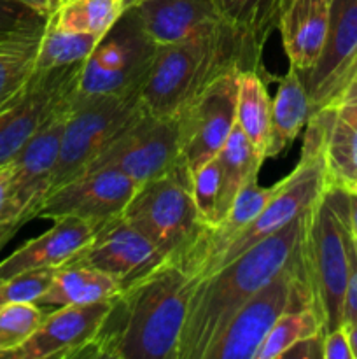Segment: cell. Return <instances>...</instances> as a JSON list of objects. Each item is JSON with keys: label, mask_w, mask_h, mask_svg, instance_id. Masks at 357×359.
<instances>
[{"label": "cell", "mask_w": 357, "mask_h": 359, "mask_svg": "<svg viewBox=\"0 0 357 359\" xmlns=\"http://www.w3.org/2000/svg\"><path fill=\"white\" fill-rule=\"evenodd\" d=\"M280 359H324V333L300 340L289 347Z\"/></svg>", "instance_id": "obj_36"}, {"label": "cell", "mask_w": 357, "mask_h": 359, "mask_svg": "<svg viewBox=\"0 0 357 359\" xmlns=\"http://www.w3.org/2000/svg\"><path fill=\"white\" fill-rule=\"evenodd\" d=\"M2 305H4V302H2V300H0V309H2Z\"/></svg>", "instance_id": "obj_46"}, {"label": "cell", "mask_w": 357, "mask_h": 359, "mask_svg": "<svg viewBox=\"0 0 357 359\" xmlns=\"http://www.w3.org/2000/svg\"><path fill=\"white\" fill-rule=\"evenodd\" d=\"M70 107L59 111L42 126L9 161L10 188L6 223L16 230L27 221L35 219L38 207L48 196Z\"/></svg>", "instance_id": "obj_12"}, {"label": "cell", "mask_w": 357, "mask_h": 359, "mask_svg": "<svg viewBox=\"0 0 357 359\" xmlns=\"http://www.w3.org/2000/svg\"><path fill=\"white\" fill-rule=\"evenodd\" d=\"M349 330V339H350V347H352L354 359H357V326H346Z\"/></svg>", "instance_id": "obj_40"}, {"label": "cell", "mask_w": 357, "mask_h": 359, "mask_svg": "<svg viewBox=\"0 0 357 359\" xmlns=\"http://www.w3.org/2000/svg\"><path fill=\"white\" fill-rule=\"evenodd\" d=\"M349 193V223L354 237L357 238V191L356 189H346Z\"/></svg>", "instance_id": "obj_39"}, {"label": "cell", "mask_w": 357, "mask_h": 359, "mask_svg": "<svg viewBox=\"0 0 357 359\" xmlns=\"http://www.w3.org/2000/svg\"><path fill=\"white\" fill-rule=\"evenodd\" d=\"M343 326H357V238L354 237L352 266L343 302Z\"/></svg>", "instance_id": "obj_34"}, {"label": "cell", "mask_w": 357, "mask_h": 359, "mask_svg": "<svg viewBox=\"0 0 357 359\" xmlns=\"http://www.w3.org/2000/svg\"><path fill=\"white\" fill-rule=\"evenodd\" d=\"M237 125L266 160L272 144V98L259 70L238 74Z\"/></svg>", "instance_id": "obj_24"}, {"label": "cell", "mask_w": 357, "mask_h": 359, "mask_svg": "<svg viewBox=\"0 0 357 359\" xmlns=\"http://www.w3.org/2000/svg\"><path fill=\"white\" fill-rule=\"evenodd\" d=\"M139 184L114 168H98L77 175L49 193L41 203V219L79 217L94 224L121 216Z\"/></svg>", "instance_id": "obj_15"}, {"label": "cell", "mask_w": 357, "mask_h": 359, "mask_svg": "<svg viewBox=\"0 0 357 359\" xmlns=\"http://www.w3.org/2000/svg\"><path fill=\"white\" fill-rule=\"evenodd\" d=\"M354 233L349 223V193L328 186L308 212L301 241L304 272L324 333L343 326V302L352 266Z\"/></svg>", "instance_id": "obj_4"}, {"label": "cell", "mask_w": 357, "mask_h": 359, "mask_svg": "<svg viewBox=\"0 0 357 359\" xmlns=\"http://www.w3.org/2000/svg\"><path fill=\"white\" fill-rule=\"evenodd\" d=\"M322 333H324V323L317 309H289L272 326L255 353V359H280L296 342Z\"/></svg>", "instance_id": "obj_27"}, {"label": "cell", "mask_w": 357, "mask_h": 359, "mask_svg": "<svg viewBox=\"0 0 357 359\" xmlns=\"http://www.w3.org/2000/svg\"><path fill=\"white\" fill-rule=\"evenodd\" d=\"M97 226L98 224L79 217H58L48 231L24 242L0 262V280L27 270L65 266L93 238Z\"/></svg>", "instance_id": "obj_19"}, {"label": "cell", "mask_w": 357, "mask_h": 359, "mask_svg": "<svg viewBox=\"0 0 357 359\" xmlns=\"http://www.w3.org/2000/svg\"><path fill=\"white\" fill-rule=\"evenodd\" d=\"M13 231H0V249H2V245L6 244L7 241H9L10 237H13Z\"/></svg>", "instance_id": "obj_41"}, {"label": "cell", "mask_w": 357, "mask_h": 359, "mask_svg": "<svg viewBox=\"0 0 357 359\" xmlns=\"http://www.w3.org/2000/svg\"><path fill=\"white\" fill-rule=\"evenodd\" d=\"M324 359H354L346 326L324 333Z\"/></svg>", "instance_id": "obj_35"}, {"label": "cell", "mask_w": 357, "mask_h": 359, "mask_svg": "<svg viewBox=\"0 0 357 359\" xmlns=\"http://www.w3.org/2000/svg\"><path fill=\"white\" fill-rule=\"evenodd\" d=\"M121 2H122V7H125V11H126V9H132V7L139 6V4L144 2V0H121Z\"/></svg>", "instance_id": "obj_42"}, {"label": "cell", "mask_w": 357, "mask_h": 359, "mask_svg": "<svg viewBox=\"0 0 357 359\" xmlns=\"http://www.w3.org/2000/svg\"><path fill=\"white\" fill-rule=\"evenodd\" d=\"M331 0H289L279 18L280 37L289 65L308 72L321 56L329 30Z\"/></svg>", "instance_id": "obj_20"}, {"label": "cell", "mask_w": 357, "mask_h": 359, "mask_svg": "<svg viewBox=\"0 0 357 359\" xmlns=\"http://www.w3.org/2000/svg\"><path fill=\"white\" fill-rule=\"evenodd\" d=\"M287 4H289V0H280V13H282V9L287 6Z\"/></svg>", "instance_id": "obj_44"}, {"label": "cell", "mask_w": 357, "mask_h": 359, "mask_svg": "<svg viewBox=\"0 0 357 359\" xmlns=\"http://www.w3.org/2000/svg\"><path fill=\"white\" fill-rule=\"evenodd\" d=\"M9 188H10V165L0 167V231H16V228L9 226L6 223L7 202H9Z\"/></svg>", "instance_id": "obj_37"}, {"label": "cell", "mask_w": 357, "mask_h": 359, "mask_svg": "<svg viewBox=\"0 0 357 359\" xmlns=\"http://www.w3.org/2000/svg\"><path fill=\"white\" fill-rule=\"evenodd\" d=\"M122 13L121 0H59L48 25L58 30L104 37Z\"/></svg>", "instance_id": "obj_26"}, {"label": "cell", "mask_w": 357, "mask_h": 359, "mask_svg": "<svg viewBox=\"0 0 357 359\" xmlns=\"http://www.w3.org/2000/svg\"><path fill=\"white\" fill-rule=\"evenodd\" d=\"M220 168V200H219V221L226 216L227 210L237 200L238 193L251 181L258 179L265 158L252 146L245 137L240 126L234 123L226 144L217 154Z\"/></svg>", "instance_id": "obj_23"}, {"label": "cell", "mask_w": 357, "mask_h": 359, "mask_svg": "<svg viewBox=\"0 0 357 359\" xmlns=\"http://www.w3.org/2000/svg\"><path fill=\"white\" fill-rule=\"evenodd\" d=\"M310 95L303 83V77L289 65L286 76L280 79L279 90L272 100V144L268 158L276 156L293 142L312 118Z\"/></svg>", "instance_id": "obj_22"}, {"label": "cell", "mask_w": 357, "mask_h": 359, "mask_svg": "<svg viewBox=\"0 0 357 359\" xmlns=\"http://www.w3.org/2000/svg\"><path fill=\"white\" fill-rule=\"evenodd\" d=\"M48 18L20 0H0V37L42 32Z\"/></svg>", "instance_id": "obj_33"}, {"label": "cell", "mask_w": 357, "mask_h": 359, "mask_svg": "<svg viewBox=\"0 0 357 359\" xmlns=\"http://www.w3.org/2000/svg\"><path fill=\"white\" fill-rule=\"evenodd\" d=\"M121 284L108 273L86 265L59 266L51 287L41 298V307H66V305H91L114 298Z\"/></svg>", "instance_id": "obj_21"}, {"label": "cell", "mask_w": 357, "mask_h": 359, "mask_svg": "<svg viewBox=\"0 0 357 359\" xmlns=\"http://www.w3.org/2000/svg\"><path fill=\"white\" fill-rule=\"evenodd\" d=\"M42 32L14 35L0 42V111L20 98L37 72L35 62Z\"/></svg>", "instance_id": "obj_25"}, {"label": "cell", "mask_w": 357, "mask_h": 359, "mask_svg": "<svg viewBox=\"0 0 357 359\" xmlns=\"http://www.w3.org/2000/svg\"><path fill=\"white\" fill-rule=\"evenodd\" d=\"M21 35H23V34H21ZM13 37H14V35H13ZM6 39H9V37H0V42H4V41H6Z\"/></svg>", "instance_id": "obj_45"}, {"label": "cell", "mask_w": 357, "mask_h": 359, "mask_svg": "<svg viewBox=\"0 0 357 359\" xmlns=\"http://www.w3.org/2000/svg\"><path fill=\"white\" fill-rule=\"evenodd\" d=\"M191 193L203 226H214L219 223L220 168L217 158L200 167L191 175Z\"/></svg>", "instance_id": "obj_31"}, {"label": "cell", "mask_w": 357, "mask_h": 359, "mask_svg": "<svg viewBox=\"0 0 357 359\" xmlns=\"http://www.w3.org/2000/svg\"><path fill=\"white\" fill-rule=\"evenodd\" d=\"M58 269H35L0 280V300L4 304H38L48 293Z\"/></svg>", "instance_id": "obj_32"}, {"label": "cell", "mask_w": 357, "mask_h": 359, "mask_svg": "<svg viewBox=\"0 0 357 359\" xmlns=\"http://www.w3.org/2000/svg\"><path fill=\"white\" fill-rule=\"evenodd\" d=\"M146 112L140 91L97 97L77 95L63 130L49 193L84 174L108 144L114 142Z\"/></svg>", "instance_id": "obj_5"}, {"label": "cell", "mask_w": 357, "mask_h": 359, "mask_svg": "<svg viewBox=\"0 0 357 359\" xmlns=\"http://www.w3.org/2000/svg\"><path fill=\"white\" fill-rule=\"evenodd\" d=\"M122 217L172 262H178L203 228L192 200L191 175L182 168L140 184Z\"/></svg>", "instance_id": "obj_7"}, {"label": "cell", "mask_w": 357, "mask_h": 359, "mask_svg": "<svg viewBox=\"0 0 357 359\" xmlns=\"http://www.w3.org/2000/svg\"><path fill=\"white\" fill-rule=\"evenodd\" d=\"M80 67L83 63L37 70L20 98L0 111V167L9 163L59 111L74 104Z\"/></svg>", "instance_id": "obj_10"}, {"label": "cell", "mask_w": 357, "mask_h": 359, "mask_svg": "<svg viewBox=\"0 0 357 359\" xmlns=\"http://www.w3.org/2000/svg\"><path fill=\"white\" fill-rule=\"evenodd\" d=\"M310 209L196 283L181 335L178 359H202L231 318L293 259Z\"/></svg>", "instance_id": "obj_2"}, {"label": "cell", "mask_w": 357, "mask_h": 359, "mask_svg": "<svg viewBox=\"0 0 357 359\" xmlns=\"http://www.w3.org/2000/svg\"><path fill=\"white\" fill-rule=\"evenodd\" d=\"M167 256L121 216L100 223L93 238L66 265H86L114 277L121 290L167 262Z\"/></svg>", "instance_id": "obj_14"}, {"label": "cell", "mask_w": 357, "mask_h": 359, "mask_svg": "<svg viewBox=\"0 0 357 359\" xmlns=\"http://www.w3.org/2000/svg\"><path fill=\"white\" fill-rule=\"evenodd\" d=\"M98 168L122 172L139 186L181 168L174 116L160 118L146 112L114 142L108 144L86 172Z\"/></svg>", "instance_id": "obj_11"}, {"label": "cell", "mask_w": 357, "mask_h": 359, "mask_svg": "<svg viewBox=\"0 0 357 359\" xmlns=\"http://www.w3.org/2000/svg\"><path fill=\"white\" fill-rule=\"evenodd\" d=\"M196 280L167 259L122 287L79 358L178 359L186 314Z\"/></svg>", "instance_id": "obj_1"}, {"label": "cell", "mask_w": 357, "mask_h": 359, "mask_svg": "<svg viewBox=\"0 0 357 359\" xmlns=\"http://www.w3.org/2000/svg\"><path fill=\"white\" fill-rule=\"evenodd\" d=\"M20 2H23L24 6L31 7L34 11H37L38 14H42L44 18H49L51 16L52 11L56 9V6H58L59 0H20Z\"/></svg>", "instance_id": "obj_38"}, {"label": "cell", "mask_w": 357, "mask_h": 359, "mask_svg": "<svg viewBox=\"0 0 357 359\" xmlns=\"http://www.w3.org/2000/svg\"><path fill=\"white\" fill-rule=\"evenodd\" d=\"M354 189H356V191H357V186H356V188H354Z\"/></svg>", "instance_id": "obj_47"}, {"label": "cell", "mask_w": 357, "mask_h": 359, "mask_svg": "<svg viewBox=\"0 0 357 359\" xmlns=\"http://www.w3.org/2000/svg\"><path fill=\"white\" fill-rule=\"evenodd\" d=\"M112 300V298H111ZM111 300L91 305H66L48 312L34 335L7 359H66L79 358L93 340L107 316Z\"/></svg>", "instance_id": "obj_16"}, {"label": "cell", "mask_w": 357, "mask_h": 359, "mask_svg": "<svg viewBox=\"0 0 357 359\" xmlns=\"http://www.w3.org/2000/svg\"><path fill=\"white\" fill-rule=\"evenodd\" d=\"M102 37L93 34H79L52 28L46 23L37 49L35 69L49 70L83 63Z\"/></svg>", "instance_id": "obj_29"}, {"label": "cell", "mask_w": 357, "mask_h": 359, "mask_svg": "<svg viewBox=\"0 0 357 359\" xmlns=\"http://www.w3.org/2000/svg\"><path fill=\"white\" fill-rule=\"evenodd\" d=\"M300 307H315L301 244L293 259L231 318L202 359H255L276 319L289 309Z\"/></svg>", "instance_id": "obj_6"}, {"label": "cell", "mask_w": 357, "mask_h": 359, "mask_svg": "<svg viewBox=\"0 0 357 359\" xmlns=\"http://www.w3.org/2000/svg\"><path fill=\"white\" fill-rule=\"evenodd\" d=\"M220 16L230 27L251 37L258 46L279 25L280 0H216Z\"/></svg>", "instance_id": "obj_28"}, {"label": "cell", "mask_w": 357, "mask_h": 359, "mask_svg": "<svg viewBox=\"0 0 357 359\" xmlns=\"http://www.w3.org/2000/svg\"><path fill=\"white\" fill-rule=\"evenodd\" d=\"M315 132L324 160L328 186H357V102L329 105L314 112L307 123Z\"/></svg>", "instance_id": "obj_17"}, {"label": "cell", "mask_w": 357, "mask_h": 359, "mask_svg": "<svg viewBox=\"0 0 357 359\" xmlns=\"http://www.w3.org/2000/svg\"><path fill=\"white\" fill-rule=\"evenodd\" d=\"M261 53V46L227 23L192 41L160 46L140 100L149 114L175 116L224 74L259 70Z\"/></svg>", "instance_id": "obj_3"}, {"label": "cell", "mask_w": 357, "mask_h": 359, "mask_svg": "<svg viewBox=\"0 0 357 359\" xmlns=\"http://www.w3.org/2000/svg\"><path fill=\"white\" fill-rule=\"evenodd\" d=\"M132 9L158 46L192 41L226 23L216 0H144Z\"/></svg>", "instance_id": "obj_18"}, {"label": "cell", "mask_w": 357, "mask_h": 359, "mask_svg": "<svg viewBox=\"0 0 357 359\" xmlns=\"http://www.w3.org/2000/svg\"><path fill=\"white\" fill-rule=\"evenodd\" d=\"M46 314L44 307L37 304H4L0 309V358L23 346Z\"/></svg>", "instance_id": "obj_30"}, {"label": "cell", "mask_w": 357, "mask_h": 359, "mask_svg": "<svg viewBox=\"0 0 357 359\" xmlns=\"http://www.w3.org/2000/svg\"><path fill=\"white\" fill-rule=\"evenodd\" d=\"M352 88H357V72H356V76H354V79L349 83V86H346V90H352ZM346 90H345V91H346ZM345 91H343V93H345ZM340 98H342V97H340ZM336 104H338V102H336Z\"/></svg>", "instance_id": "obj_43"}, {"label": "cell", "mask_w": 357, "mask_h": 359, "mask_svg": "<svg viewBox=\"0 0 357 359\" xmlns=\"http://www.w3.org/2000/svg\"><path fill=\"white\" fill-rule=\"evenodd\" d=\"M160 46L150 39L135 9H126L97 42L80 67L79 97L140 91Z\"/></svg>", "instance_id": "obj_8"}, {"label": "cell", "mask_w": 357, "mask_h": 359, "mask_svg": "<svg viewBox=\"0 0 357 359\" xmlns=\"http://www.w3.org/2000/svg\"><path fill=\"white\" fill-rule=\"evenodd\" d=\"M357 72V0H331L329 30L321 56L301 74L312 111L335 105Z\"/></svg>", "instance_id": "obj_13"}, {"label": "cell", "mask_w": 357, "mask_h": 359, "mask_svg": "<svg viewBox=\"0 0 357 359\" xmlns=\"http://www.w3.org/2000/svg\"><path fill=\"white\" fill-rule=\"evenodd\" d=\"M238 74L231 70L178 109L177 125L178 167L195 174L219 154L237 123Z\"/></svg>", "instance_id": "obj_9"}]
</instances>
